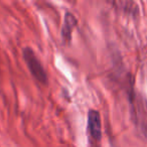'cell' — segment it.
I'll return each mask as SVG.
<instances>
[{
	"label": "cell",
	"mask_w": 147,
	"mask_h": 147,
	"mask_svg": "<svg viewBox=\"0 0 147 147\" xmlns=\"http://www.w3.org/2000/svg\"><path fill=\"white\" fill-rule=\"evenodd\" d=\"M22 55L27 67H28L30 74L33 78L38 83L42 85L47 84V75L45 67H42L41 63L39 61L37 55L33 51V49L29 47H25L22 49Z\"/></svg>",
	"instance_id": "obj_1"
},
{
	"label": "cell",
	"mask_w": 147,
	"mask_h": 147,
	"mask_svg": "<svg viewBox=\"0 0 147 147\" xmlns=\"http://www.w3.org/2000/svg\"><path fill=\"white\" fill-rule=\"evenodd\" d=\"M88 131L90 137L96 141L102 138V122L101 115L97 110H90L88 113Z\"/></svg>",
	"instance_id": "obj_2"
},
{
	"label": "cell",
	"mask_w": 147,
	"mask_h": 147,
	"mask_svg": "<svg viewBox=\"0 0 147 147\" xmlns=\"http://www.w3.org/2000/svg\"><path fill=\"white\" fill-rule=\"evenodd\" d=\"M76 16L71 12H65V17H63V23L61 27V37L65 43H69L71 40V35H73V30L77 26Z\"/></svg>",
	"instance_id": "obj_3"
}]
</instances>
